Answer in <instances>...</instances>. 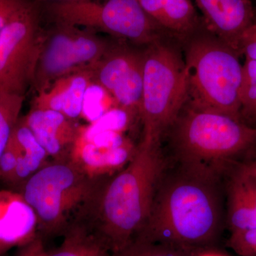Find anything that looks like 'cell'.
<instances>
[{
	"label": "cell",
	"mask_w": 256,
	"mask_h": 256,
	"mask_svg": "<svg viewBox=\"0 0 256 256\" xmlns=\"http://www.w3.org/2000/svg\"><path fill=\"white\" fill-rule=\"evenodd\" d=\"M166 158L161 143H138L122 169L94 178L73 220L95 234L112 254L124 248L144 228Z\"/></svg>",
	"instance_id": "1"
},
{
	"label": "cell",
	"mask_w": 256,
	"mask_h": 256,
	"mask_svg": "<svg viewBox=\"0 0 256 256\" xmlns=\"http://www.w3.org/2000/svg\"><path fill=\"white\" fill-rule=\"evenodd\" d=\"M224 178L166 158L149 218L137 237L212 250L224 222Z\"/></svg>",
	"instance_id": "2"
},
{
	"label": "cell",
	"mask_w": 256,
	"mask_h": 256,
	"mask_svg": "<svg viewBox=\"0 0 256 256\" xmlns=\"http://www.w3.org/2000/svg\"><path fill=\"white\" fill-rule=\"evenodd\" d=\"M165 139L170 161L225 176L237 164L234 159L256 146V128L186 102Z\"/></svg>",
	"instance_id": "3"
},
{
	"label": "cell",
	"mask_w": 256,
	"mask_h": 256,
	"mask_svg": "<svg viewBox=\"0 0 256 256\" xmlns=\"http://www.w3.org/2000/svg\"><path fill=\"white\" fill-rule=\"evenodd\" d=\"M182 48L188 76L186 104L242 121L240 55L207 28L185 42Z\"/></svg>",
	"instance_id": "4"
},
{
	"label": "cell",
	"mask_w": 256,
	"mask_h": 256,
	"mask_svg": "<svg viewBox=\"0 0 256 256\" xmlns=\"http://www.w3.org/2000/svg\"><path fill=\"white\" fill-rule=\"evenodd\" d=\"M188 97V76L182 45L172 38H164L144 47L140 111L141 141L161 143Z\"/></svg>",
	"instance_id": "5"
},
{
	"label": "cell",
	"mask_w": 256,
	"mask_h": 256,
	"mask_svg": "<svg viewBox=\"0 0 256 256\" xmlns=\"http://www.w3.org/2000/svg\"><path fill=\"white\" fill-rule=\"evenodd\" d=\"M94 178L70 160L48 162L16 188L36 216L37 234L63 235L86 200Z\"/></svg>",
	"instance_id": "6"
},
{
	"label": "cell",
	"mask_w": 256,
	"mask_h": 256,
	"mask_svg": "<svg viewBox=\"0 0 256 256\" xmlns=\"http://www.w3.org/2000/svg\"><path fill=\"white\" fill-rule=\"evenodd\" d=\"M47 14L54 22L100 31L112 38L146 47L171 38L144 11L138 0H107L48 3Z\"/></svg>",
	"instance_id": "7"
},
{
	"label": "cell",
	"mask_w": 256,
	"mask_h": 256,
	"mask_svg": "<svg viewBox=\"0 0 256 256\" xmlns=\"http://www.w3.org/2000/svg\"><path fill=\"white\" fill-rule=\"evenodd\" d=\"M110 42L94 30L68 24L54 22L43 30L32 82L35 92L40 94L58 79L88 70L102 58Z\"/></svg>",
	"instance_id": "8"
},
{
	"label": "cell",
	"mask_w": 256,
	"mask_h": 256,
	"mask_svg": "<svg viewBox=\"0 0 256 256\" xmlns=\"http://www.w3.org/2000/svg\"><path fill=\"white\" fill-rule=\"evenodd\" d=\"M42 34L36 6L0 31V92L24 96L32 85Z\"/></svg>",
	"instance_id": "9"
},
{
	"label": "cell",
	"mask_w": 256,
	"mask_h": 256,
	"mask_svg": "<svg viewBox=\"0 0 256 256\" xmlns=\"http://www.w3.org/2000/svg\"><path fill=\"white\" fill-rule=\"evenodd\" d=\"M144 48L111 40L98 62L88 69L92 82L102 87L130 116L140 118L143 88Z\"/></svg>",
	"instance_id": "10"
},
{
	"label": "cell",
	"mask_w": 256,
	"mask_h": 256,
	"mask_svg": "<svg viewBox=\"0 0 256 256\" xmlns=\"http://www.w3.org/2000/svg\"><path fill=\"white\" fill-rule=\"evenodd\" d=\"M194 2L201 12L207 28L239 54L240 37L256 18V8L252 0Z\"/></svg>",
	"instance_id": "11"
},
{
	"label": "cell",
	"mask_w": 256,
	"mask_h": 256,
	"mask_svg": "<svg viewBox=\"0 0 256 256\" xmlns=\"http://www.w3.org/2000/svg\"><path fill=\"white\" fill-rule=\"evenodd\" d=\"M23 118L48 156L55 161L69 159L80 132L74 120L58 111L34 108Z\"/></svg>",
	"instance_id": "12"
},
{
	"label": "cell",
	"mask_w": 256,
	"mask_h": 256,
	"mask_svg": "<svg viewBox=\"0 0 256 256\" xmlns=\"http://www.w3.org/2000/svg\"><path fill=\"white\" fill-rule=\"evenodd\" d=\"M148 15L172 40L182 46L206 28L192 0H138Z\"/></svg>",
	"instance_id": "13"
},
{
	"label": "cell",
	"mask_w": 256,
	"mask_h": 256,
	"mask_svg": "<svg viewBox=\"0 0 256 256\" xmlns=\"http://www.w3.org/2000/svg\"><path fill=\"white\" fill-rule=\"evenodd\" d=\"M37 235L36 216L22 196L14 190H0V256Z\"/></svg>",
	"instance_id": "14"
},
{
	"label": "cell",
	"mask_w": 256,
	"mask_h": 256,
	"mask_svg": "<svg viewBox=\"0 0 256 256\" xmlns=\"http://www.w3.org/2000/svg\"><path fill=\"white\" fill-rule=\"evenodd\" d=\"M226 176V222L230 233L256 228V183L238 164Z\"/></svg>",
	"instance_id": "15"
},
{
	"label": "cell",
	"mask_w": 256,
	"mask_h": 256,
	"mask_svg": "<svg viewBox=\"0 0 256 256\" xmlns=\"http://www.w3.org/2000/svg\"><path fill=\"white\" fill-rule=\"evenodd\" d=\"M92 82L88 70L64 76L38 94L32 108L58 111L74 121L82 114L86 92Z\"/></svg>",
	"instance_id": "16"
},
{
	"label": "cell",
	"mask_w": 256,
	"mask_h": 256,
	"mask_svg": "<svg viewBox=\"0 0 256 256\" xmlns=\"http://www.w3.org/2000/svg\"><path fill=\"white\" fill-rule=\"evenodd\" d=\"M6 150L14 160L15 170L9 186L16 190L48 162V154L20 117L13 130Z\"/></svg>",
	"instance_id": "17"
},
{
	"label": "cell",
	"mask_w": 256,
	"mask_h": 256,
	"mask_svg": "<svg viewBox=\"0 0 256 256\" xmlns=\"http://www.w3.org/2000/svg\"><path fill=\"white\" fill-rule=\"evenodd\" d=\"M58 247L47 250L46 256H114L98 237L86 226L72 220Z\"/></svg>",
	"instance_id": "18"
},
{
	"label": "cell",
	"mask_w": 256,
	"mask_h": 256,
	"mask_svg": "<svg viewBox=\"0 0 256 256\" xmlns=\"http://www.w3.org/2000/svg\"><path fill=\"white\" fill-rule=\"evenodd\" d=\"M204 252L206 250L138 236L120 252L114 254V256H197Z\"/></svg>",
	"instance_id": "19"
},
{
	"label": "cell",
	"mask_w": 256,
	"mask_h": 256,
	"mask_svg": "<svg viewBox=\"0 0 256 256\" xmlns=\"http://www.w3.org/2000/svg\"><path fill=\"white\" fill-rule=\"evenodd\" d=\"M240 118L244 124L256 128V60L246 58L242 64L240 89Z\"/></svg>",
	"instance_id": "20"
},
{
	"label": "cell",
	"mask_w": 256,
	"mask_h": 256,
	"mask_svg": "<svg viewBox=\"0 0 256 256\" xmlns=\"http://www.w3.org/2000/svg\"><path fill=\"white\" fill-rule=\"evenodd\" d=\"M24 96L0 92V156L20 118Z\"/></svg>",
	"instance_id": "21"
},
{
	"label": "cell",
	"mask_w": 256,
	"mask_h": 256,
	"mask_svg": "<svg viewBox=\"0 0 256 256\" xmlns=\"http://www.w3.org/2000/svg\"><path fill=\"white\" fill-rule=\"evenodd\" d=\"M105 92L106 90L102 87L94 82H92L88 87L84 98L82 114L92 122L100 118L105 114L102 107Z\"/></svg>",
	"instance_id": "22"
},
{
	"label": "cell",
	"mask_w": 256,
	"mask_h": 256,
	"mask_svg": "<svg viewBox=\"0 0 256 256\" xmlns=\"http://www.w3.org/2000/svg\"><path fill=\"white\" fill-rule=\"evenodd\" d=\"M227 246L239 256H256V227L230 233Z\"/></svg>",
	"instance_id": "23"
},
{
	"label": "cell",
	"mask_w": 256,
	"mask_h": 256,
	"mask_svg": "<svg viewBox=\"0 0 256 256\" xmlns=\"http://www.w3.org/2000/svg\"><path fill=\"white\" fill-rule=\"evenodd\" d=\"M34 6L30 0H0V31Z\"/></svg>",
	"instance_id": "24"
},
{
	"label": "cell",
	"mask_w": 256,
	"mask_h": 256,
	"mask_svg": "<svg viewBox=\"0 0 256 256\" xmlns=\"http://www.w3.org/2000/svg\"><path fill=\"white\" fill-rule=\"evenodd\" d=\"M238 50L240 56L256 60V14L254 21L240 37Z\"/></svg>",
	"instance_id": "25"
},
{
	"label": "cell",
	"mask_w": 256,
	"mask_h": 256,
	"mask_svg": "<svg viewBox=\"0 0 256 256\" xmlns=\"http://www.w3.org/2000/svg\"><path fill=\"white\" fill-rule=\"evenodd\" d=\"M44 240L37 235L24 245L18 247L14 256H46Z\"/></svg>",
	"instance_id": "26"
},
{
	"label": "cell",
	"mask_w": 256,
	"mask_h": 256,
	"mask_svg": "<svg viewBox=\"0 0 256 256\" xmlns=\"http://www.w3.org/2000/svg\"><path fill=\"white\" fill-rule=\"evenodd\" d=\"M238 164L256 183V158Z\"/></svg>",
	"instance_id": "27"
},
{
	"label": "cell",
	"mask_w": 256,
	"mask_h": 256,
	"mask_svg": "<svg viewBox=\"0 0 256 256\" xmlns=\"http://www.w3.org/2000/svg\"><path fill=\"white\" fill-rule=\"evenodd\" d=\"M197 256H226L223 255V254H220V252H216V250H206V252H201V254H198Z\"/></svg>",
	"instance_id": "28"
},
{
	"label": "cell",
	"mask_w": 256,
	"mask_h": 256,
	"mask_svg": "<svg viewBox=\"0 0 256 256\" xmlns=\"http://www.w3.org/2000/svg\"><path fill=\"white\" fill-rule=\"evenodd\" d=\"M38 1L45 2H78V1H97V0H38Z\"/></svg>",
	"instance_id": "29"
},
{
	"label": "cell",
	"mask_w": 256,
	"mask_h": 256,
	"mask_svg": "<svg viewBox=\"0 0 256 256\" xmlns=\"http://www.w3.org/2000/svg\"></svg>",
	"instance_id": "30"
}]
</instances>
